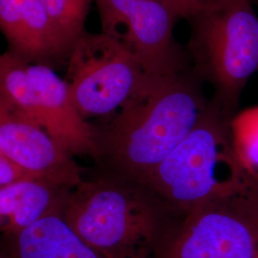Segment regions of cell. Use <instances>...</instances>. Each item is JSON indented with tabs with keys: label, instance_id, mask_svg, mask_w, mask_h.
Returning <instances> with one entry per match:
<instances>
[{
	"label": "cell",
	"instance_id": "6da1fadb",
	"mask_svg": "<svg viewBox=\"0 0 258 258\" xmlns=\"http://www.w3.org/2000/svg\"><path fill=\"white\" fill-rule=\"evenodd\" d=\"M184 71L153 77L97 128V159L108 172L142 184L194 129L209 102Z\"/></svg>",
	"mask_w": 258,
	"mask_h": 258
},
{
	"label": "cell",
	"instance_id": "7a4b0ae2",
	"mask_svg": "<svg viewBox=\"0 0 258 258\" xmlns=\"http://www.w3.org/2000/svg\"><path fill=\"white\" fill-rule=\"evenodd\" d=\"M170 211L144 184L105 173L71 189L62 217L104 258H153Z\"/></svg>",
	"mask_w": 258,
	"mask_h": 258
},
{
	"label": "cell",
	"instance_id": "3957f363",
	"mask_svg": "<svg viewBox=\"0 0 258 258\" xmlns=\"http://www.w3.org/2000/svg\"><path fill=\"white\" fill-rule=\"evenodd\" d=\"M231 119L217 102H209L194 129L142 183L170 212L183 215L250 178L234 155Z\"/></svg>",
	"mask_w": 258,
	"mask_h": 258
},
{
	"label": "cell",
	"instance_id": "277c9868",
	"mask_svg": "<svg viewBox=\"0 0 258 258\" xmlns=\"http://www.w3.org/2000/svg\"><path fill=\"white\" fill-rule=\"evenodd\" d=\"M194 74L212 84L230 117L258 71V16L251 0H211L187 19Z\"/></svg>",
	"mask_w": 258,
	"mask_h": 258
},
{
	"label": "cell",
	"instance_id": "5b68a950",
	"mask_svg": "<svg viewBox=\"0 0 258 258\" xmlns=\"http://www.w3.org/2000/svg\"><path fill=\"white\" fill-rule=\"evenodd\" d=\"M168 228L153 258H254L258 251V181L250 177Z\"/></svg>",
	"mask_w": 258,
	"mask_h": 258
},
{
	"label": "cell",
	"instance_id": "8992f818",
	"mask_svg": "<svg viewBox=\"0 0 258 258\" xmlns=\"http://www.w3.org/2000/svg\"><path fill=\"white\" fill-rule=\"evenodd\" d=\"M65 83L85 120L108 119L153 76L114 38L84 32L67 60Z\"/></svg>",
	"mask_w": 258,
	"mask_h": 258
},
{
	"label": "cell",
	"instance_id": "52a82bcc",
	"mask_svg": "<svg viewBox=\"0 0 258 258\" xmlns=\"http://www.w3.org/2000/svg\"><path fill=\"white\" fill-rule=\"evenodd\" d=\"M102 33L134 55L148 74L184 71V54L173 37L176 20L161 0H95Z\"/></svg>",
	"mask_w": 258,
	"mask_h": 258
},
{
	"label": "cell",
	"instance_id": "ba28073f",
	"mask_svg": "<svg viewBox=\"0 0 258 258\" xmlns=\"http://www.w3.org/2000/svg\"><path fill=\"white\" fill-rule=\"evenodd\" d=\"M0 148L37 180L74 188L83 179L73 155L35 120L0 98Z\"/></svg>",
	"mask_w": 258,
	"mask_h": 258
},
{
	"label": "cell",
	"instance_id": "9c48e42d",
	"mask_svg": "<svg viewBox=\"0 0 258 258\" xmlns=\"http://www.w3.org/2000/svg\"><path fill=\"white\" fill-rule=\"evenodd\" d=\"M27 70L38 96L43 128L71 155L97 159V128L79 113L64 79L46 65L28 63Z\"/></svg>",
	"mask_w": 258,
	"mask_h": 258
},
{
	"label": "cell",
	"instance_id": "30bf717a",
	"mask_svg": "<svg viewBox=\"0 0 258 258\" xmlns=\"http://www.w3.org/2000/svg\"><path fill=\"white\" fill-rule=\"evenodd\" d=\"M72 188L42 180H23L0 186V231H23L54 213H62Z\"/></svg>",
	"mask_w": 258,
	"mask_h": 258
},
{
	"label": "cell",
	"instance_id": "8fae6325",
	"mask_svg": "<svg viewBox=\"0 0 258 258\" xmlns=\"http://www.w3.org/2000/svg\"><path fill=\"white\" fill-rule=\"evenodd\" d=\"M7 258H104L54 213L23 231L6 235Z\"/></svg>",
	"mask_w": 258,
	"mask_h": 258
},
{
	"label": "cell",
	"instance_id": "7c38bea8",
	"mask_svg": "<svg viewBox=\"0 0 258 258\" xmlns=\"http://www.w3.org/2000/svg\"><path fill=\"white\" fill-rule=\"evenodd\" d=\"M27 64L9 51L0 54V98L42 126L39 100Z\"/></svg>",
	"mask_w": 258,
	"mask_h": 258
},
{
	"label": "cell",
	"instance_id": "4fadbf2b",
	"mask_svg": "<svg viewBox=\"0 0 258 258\" xmlns=\"http://www.w3.org/2000/svg\"><path fill=\"white\" fill-rule=\"evenodd\" d=\"M55 29L60 53L67 63L84 25L92 0H41Z\"/></svg>",
	"mask_w": 258,
	"mask_h": 258
},
{
	"label": "cell",
	"instance_id": "5bb4252c",
	"mask_svg": "<svg viewBox=\"0 0 258 258\" xmlns=\"http://www.w3.org/2000/svg\"><path fill=\"white\" fill-rule=\"evenodd\" d=\"M231 144L240 166L258 181V105L233 115L230 120Z\"/></svg>",
	"mask_w": 258,
	"mask_h": 258
},
{
	"label": "cell",
	"instance_id": "9a60e30c",
	"mask_svg": "<svg viewBox=\"0 0 258 258\" xmlns=\"http://www.w3.org/2000/svg\"><path fill=\"white\" fill-rule=\"evenodd\" d=\"M0 32L7 40L8 51L18 56L21 46L18 0H0Z\"/></svg>",
	"mask_w": 258,
	"mask_h": 258
},
{
	"label": "cell",
	"instance_id": "2e32d148",
	"mask_svg": "<svg viewBox=\"0 0 258 258\" xmlns=\"http://www.w3.org/2000/svg\"><path fill=\"white\" fill-rule=\"evenodd\" d=\"M23 180H37L16 165L0 148V186Z\"/></svg>",
	"mask_w": 258,
	"mask_h": 258
},
{
	"label": "cell",
	"instance_id": "e0dca14e",
	"mask_svg": "<svg viewBox=\"0 0 258 258\" xmlns=\"http://www.w3.org/2000/svg\"><path fill=\"white\" fill-rule=\"evenodd\" d=\"M176 20L189 19L197 10L211 0H161Z\"/></svg>",
	"mask_w": 258,
	"mask_h": 258
},
{
	"label": "cell",
	"instance_id": "ac0fdd59",
	"mask_svg": "<svg viewBox=\"0 0 258 258\" xmlns=\"http://www.w3.org/2000/svg\"><path fill=\"white\" fill-rule=\"evenodd\" d=\"M0 258H7V255L5 252H0Z\"/></svg>",
	"mask_w": 258,
	"mask_h": 258
},
{
	"label": "cell",
	"instance_id": "d6986e66",
	"mask_svg": "<svg viewBox=\"0 0 258 258\" xmlns=\"http://www.w3.org/2000/svg\"><path fill=\"white\" fill-rule=\"evenodd\" d=\"M254 258H258V251H257V253H256V255H255V256H254Z\"/></svg>",
	"mask_w": 258,
	"mask_h": 258
}]
</instances>
